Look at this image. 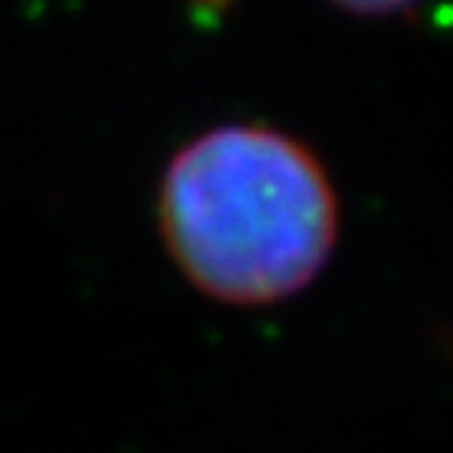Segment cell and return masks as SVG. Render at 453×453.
<instances>
[{"instance_id":"cell-1","label":"cell","mask_w":453,"mask_h":453,"mask_svg":"<svg viewBox=\"0 0 453 453\" xmlns=\"http://www.w3.org/2000/svg\"><path fill=\"white\" fill-rule=\"evenodd\" d=\"M158 219L168 252L205 296L262 306L319 275L340 202L303 142L265 125H226L172 158Z\"/></svg>"}]
</instances>
